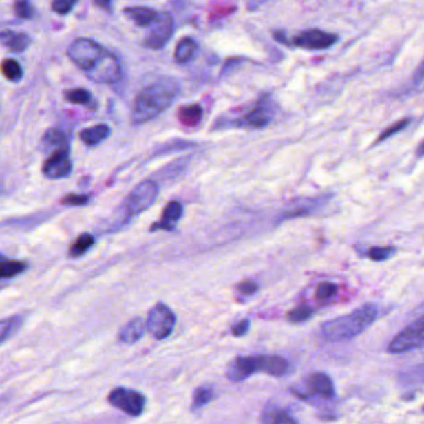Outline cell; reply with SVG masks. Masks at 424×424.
Segmentation results:
<instances>
[{"instance_id": "cell-1", "label": "cell", "mask_w": 424, "mask_h": 424, "mask_svg": "<svg viewBox=\"0 0 424 424\" xmlns=\"http://www.w3.org/2000/svg\"><path fill=\"white\" fill-rule=\"evenodd\" d=\"M66 54L85 76L94 83L115 84L123 77L121 65L115 55L91 39L74 40Z\"/></svg>"}, {"instance_id": "cell-2", "label": "cell", "mask_w": 424, "mask_h": 424, "mask_svg": "<svg viewBox=\"0 0 424 424\" xmlns=\"http://www.w3.org/2000/svg\"><path fill=\"white\" fill-rule=\"evenodd\" d=\"M180 83L174 77H161L149 85L136 97L131 120L143 125L154 120L172 105L180 94Z\"/></svg>"}, {"instance_id": "cell-3", "label": "cell", "mask_w": 424, "mask_h": 424, "mask_svg": "<svg viewBox=\"0 0 424 424\" xmlns=\"http://www.w3.org/2000/svg\"><path fill=\"white\" fill-rule=\"evenodd\" d=\"M379 310L373 304H363L347 315L324 322L320 328L322 339L331 343L354 340L377 320Z\"/></svg>"}, {"instance_id": "cell-4", "label": "cell", "mask_w": 424, "mask_h": 424, "mask_svg": "<svg viewBox=\"0 0 424 424\" xmlns=\"http://www.w3.org/2000/svg\"><path fill=\"white\" fill-rule=\"evenodd\" d=\"M288 370V361L280 356H238L226 368V377L231 382L238 383L257 372L271 377H283Z\"/></svg>"}, {"instance_id": "cell-5", "label": "cell", "mask_w": 424, "mask_h": 424, "mask_svg": "<svg viewBox=\"0 0 424 424\" xmlns=\"http://www.w3.org/2000/svg\"><path fill=\"white\" fill-rule=\"evenodd\" d=\"M160 193L158 184L152 180H142L129 192L123 203V214L126 222L146 212L153 206Z\"/></svg>"}, {"instance_id": "cell-6", "label": "cell", "mask_w": 424, "mask_h": 424, "mask_svg": "<svg viewBox=\"0 0 424 424\" xmlns=\"http://www.w3.org/2000/svg\"><path fill=\"white\" fill-rule=\"evenodd\" d=\"M291 392L302 401H308L310 399L328 401L335 397L334 382L326 373H311L308 379L304 381V385L291 388Z\"/></svg>"}, {"instance_id": "cell-7", "label": "cell", "mask_w": 424, "mask_h": 424, "mask_svg": "<svg viewBox=\"0 0 424 424\" xmlns=\"http://www.w3.org/2000/svg\"><path fill=\"white\" fill-rule=\"evenodd\" d=\"M107 401L116 410L123 412L131 417L141 416L146 407V397L141 392L127 387L114 388L109 393Z\"/></svg>"}, {"instance_id": "cell-8", "label": "cell", "mask_w": 424, "mask_h": 424, "mask_svg": "<svg viewBox=\"0 0 424 424\" xmlns=\"http://www.w3.org/2000/svg\"><path fill=\"white\" fill-rule=\"evenodd\" d=\"M177 317L166 304L158 302L149 310L146 321L148 332L157 340H165L173 332Z\"/></svg>"}, {"instance_id": "cell-9", "label": "cell", "mask_w": 424, "mask_h": 424, "mask_svg": "<svg viewBox=\"0 0 424 424\" xmlns=\"http://www.w3.org/2000/svg\"><path fill=\"white\" fill-rule=\"evenodd\" d=\"M423 342L424 319L423 316H419L388 343L387 351L393 354H405L422 347Z\"/></svg>"}, {"instance_id": "cell-10", "label": "cell", "mask_w": 424, "mask_h": 424, "mask_svg": "<svg viewBox=\"0 0 424 424\" xmlns=\"http://www.w3.org/2000/svg\"><path fill=\"white\" fill-rule=\"evenodd\" d=\"M148 28L149 32L143 39V45L152 50H160L163 46H166L169 39L173 35V18L171 14L158 13L153 23Z\"/></svg>"}, {"instance_id": "cell-11", "label": "cell", "mask_w": 424, "mask_h": 424, "mask_svg": "<svg viewBox=\"0 0 424 424\" xmlns=\"http://www.w3.org/2000/svg\"><path fill=\"white\" fill-rule=\"evenodd\" d=\"M273 116V106L268 100V96H263L249 112L235 120L233 126L238 129H263L269 125Z\"/></svg>"}, {"instance_id": "cell-12", "label": "cell", "mask_w": 424, "mask_h": 424, "mask_svg": "<svg viewBox=\"0 0 424 424\" xmlns=\"http://www.w3.org/2000/svg\"><path fill=\"white\" fill-rule=\"evenodd\" d=\"M337 40L339 36L332 32H324L320 29H308L293 39L290 45L305 50H326L335 45Z\"/></svg>"}, {"instance_id": "cell-13", "label": "cell", "mask_w": 424, "mask_h": 424, "mask_svg": "<svg viewBox=\"0 0 424 424\" xmlns=\"http://www.w3.org/2000/svg\"><path fill=\"white\" fill-rule=\"evenodd\" d=\"M331 198H332V194H322L319 197L294 200V203L280 214V217L277 219V224L290 220V219L308 217L328 203Z\"/></svg>"}, {"instance_id": "cell-14", "label": "cell", "mask_w": 424, "mask_h": 424, "mask_svg": "<svg viewBox=\"0 0 424 424\" xmlns=\"http://www.w3.org/2000/svg\"><path fill=\"white\" fill-rule=\"evenodd\" d=\"M72 171V162L70 158V148H56L52 151L49 158L43 165V174L49 180L66 178Z\"/></svg>"}, {"instance_id": "cell-15", "label": "cell", "mask_w": 424, "mask_h": 424, "mask_svg": "<svg viewBox=\"0 0 424 424\" xmlns=\"http://www.w3.org/2000/svg\"><path fill=\"white\" fill-rule=\"evenodd\" d=\"M182 215H183V206L177 200H172L165 206L161 219L151 225L149 231L153 233V231H173L176 225L182 218Z\"/></svg>"}, {"instance_id": "cell-16", "label": "cell", "mask_w": 424, "mask_h": 424, "mask_svg": "<svg viewBox=\"0 0 424 424\" xmlns=\"http://www.w3.org/2000/svg\"><path fill=\"white\" fill-rule=\"evenodd\" d=\"M146 330V321L142 317H135L120 330L118 340L125 345H134L141 340Z\"/></svg>"}, {"instance_id": "cell-17", "label": "cell", "mask_w": 424, "mask_h": 424, "mask_svg": "<svg viewBox=\"0 0 424 424\" xmlns=\"http://www.w3.org/2000/svg\"><path fill=\"white\" fill-rule=\"evenodd\" d=\"M0 41L13 52H24L32 45V38L26 32H17L13 30L0 32Z\"/></svg>"}, {"instance_id": "cell-18", "label": "cell", "mask_w": 424, "mask_h": 424, "mask_svg": "<svg viewBox=\"0 0 424 424\" xmlns=\"http://www.w3.org/2000/svg\"><path fill=\"white\" fill-rule=\"evenodd\" d=\"M109 135H111V129L109 126L106 123H98L95 126L83 129L80 132V140L86 146L94 147V146L100 145L105 140H107Z\"/></svg>"}, {"instance_id": "cell-19", "label": "cell", "mask_w": 424, "mask_h": 424, "mask_svg": "<svg viewBox=\"0 0 424 424\" xmlns=\"http://www.w3.org/2000/svg\"><path fill=\"white\" fill-rule=\"evenodd\" d=\"M125 14L135 23L136 25L148 28L153 23L158 13L152 8L131 7L125 9Z\"/></svg>"}, {"instance_id": "cell-20", "label": "cell", "mask_w": 424, "mask_h": 424, "mask_svg": "<svg viewBox=\"0 0 424 424\" xmlns=\"http://www.w3.org/2000/svg\"><path fill=\"white\" fill-rule=\"evenodd\" d=\"M64 98L67 103H72V105H80V106H85L87 109L95 111L97 109L96 100L92 96L90 91L86 90V89H71V90H65Z\"/></svg>"}, {"instance_id": "cell-21", "label": "cell", "mask_w": 424, "mask_h": 424, "mask_svg": "<svg viewBox=\"0 0 424 424\" xmlns=\"http://www.w3.org/2000/svg\"><path fill=\"white\" fill-rule=\"evenodd\" d=\"M203 117V109L198 103L180 106L178 109V120L186 127H195Z\"/></svg>"}, {"instance_id": "cell-22", "label": "cell", "mask_w": 424, "mask_h": 424, "mask_svg": "<svg viewBox=\"0 0 424 424\" xmlns=\"http://www.w3.org/2000/svg\"><path fill=\"white\" fill-rule=\"evenodd\" d=\"M28 269V263L24 260L8 259L0 254V279H12L23 274Z\"/></svg>"}, {"instance_id": "cell-23", "label": "cell", "mask_w": 424, "mask_h": 424, "mask_svg": "<svg viewBox=\"0 0 424 424\" xmlns=\"http://www.w3.org/2000/svg\"><path fill=\"white\" fill-rule=\"evenodd\" d=\"M198 50L197 43L192 38L180 39L174 50V61L178 64L189 63Z\"/></svg>"}, {"instance_id": "cell-24", "label": "cell", "mask_w": 424, "mask_h": 424, "mask_svg": "<svg viewBox=\"0 0 424 424\" xmlns=\"http://www.w3.org/2000/svg\"><path fill=\"white\" fill-rule=\"evenodd\" d=\"M23 322H24L23 315L9 316L6 319H1L0 320V345L17 334L19 328L23 326Z\"/></svg>"}, {"instance_id": "cell-25", "label": "cell", "mask_w": 424, "mask_h": 424, "mask_svg": "<svg viewBox=\"0 0 424 424\" xmlns=\"http://www.w3.org/2000/svg\"><path fill=\"white\" fill-rule=\"evenodd\" d=\"M264 423H297L299 421L290 414V412L277 407H268L262 414Z\"/></svg>"}, {"instance_id": "cell-26", "label": "cell", "mask_w": 424, "mask_h": 424, "mask_svg": "<svg viewBox=\"0 0 424 424\" xmlns=\"http://www.w3.org/2000/svg\"><path fill=\"white\" fill-rule=\"evenodd\" d=\"M94 244H95V238L91 235L90 233H83L70 245L69 255L71 257H83L90 251Z\"/></svg>"}, {"instance_id": "cell-27", "label": "cell", "mask_w": 424, "mask_h": 424, "mask_svg": "<svg viewBox=\"0 0 424 424\" xmlns=\"http://www.w3.org/2000/svg\"><path fill=\"white\" fill-rule=\"evenodd\" d=\"M0 71H1L3 76L12 83H18L23 77V69H21L19 63L14 59L3 60L1 65H0Z\"/></svg>"}, {"instance_id": "cell-28", "label": "cell", "mask_w": 424, "mask_h": 424, "mask_svg": "<svg viewBox=\"0 0 424 424\" xmlns=\"http://www.w3.org/2000/svg\"><path fill=\"white\" fill-rule=\"evenodd\" d=\"M41 142H43V145H44L46 148H54V149L69 146L66 136H65L60 129H47Z\"/></svg>"}, {"instance_id": "cell-29", "label": "cell", "mask_w": 424, "mask_h": 424, "mask_svg": "<svg viewBox=\"0 0 424 424\" xmlns=\"http://www.w3.org/2000/svg\"><path fill=\"white\" fill-rule=\"evenodd\" d=\"M213 399V390L211 387L202 385L194 390L192 397V411H198L208 405Z\"/></svg>"}, {"instance_id": "cell-30", "label": "cell", "mask_w": 424, "mask_h": 424, "mask_svg": "<svg viewBox=\"0 0 424 424\" xmlns=\"http://www.w3.org/2000/svg\"><path fill=\"white\" fill-rule=\"evenodd\" d=\"M397 253V249L391 245L387 246H372L367 251V257L371 259L372 262L379 263V262H385L391 257H394V254Z\"/></svg>"}, {"instance_id": "cell-31", "label": "cell", "mask_w": 424, "mask_h": 424, "mask_svg": "<svg viewBox=\"0 0 424 424\" xmlns=\"http://www.w3.org/2000/svg\"><path fill=\"white\" fill-rule=\"evenodd\" d=\"M314 315V308L310 306H299L294 308L286 314V320L291 324H300V322L308 321V319H311Z\"/></svg>"}, {"instance_id": "cell-32", "label": "cell", "mask_w": 424, "mask_h": 424, "mask_svg": "<svg viewBox=\"0 0 424 424\" xmlns=\"http://www.w3.org/2000/svg\"><path fill=\"white\" fill-rule=\"evenodd\" d=\"M13 9L14 14L19 19H32L35 14V9L32 7L30 0H14Z\"/></svg>"}, {"instance_id": "cell-33", "label": "cell", "mask_w": 424, "mask_h": 424, "mask_svg": "<svg viewBox=\"0 0 424 424\" xmlns=\"http://www.w3.org/2000/svg\"><path fill=\"white\" fill-rule=\"evenodd\" d=\"M411 123V118L410 117H405V118H402V120H399L396 123H393L391 125L390 127H387V129L379 136V138H377V141L374 142V145H379L381 142L385 141L387 138H390V137H392V136L396 135V134H399L401 132L402 129H405L408 125Z\"/></svg>"}, {"instance_id": "cell-34", "label": "cell", "mask_w": 424, "mask_h": 424, "mask_svg": "<svg viewBox=\"0 0 424 424\" xmlns=\"http://www.w3.org/2000/svg\"><path fill=\"white\" fill-rule=\"evenodd\" d=\"M337 293V285L331 282H324L317 285L315 291V297L320 301H326L328 299L334 297Z\"/></svg>"}, {"instance_id": "cell-35", "label": "cell", "mask_w": 424, "mask_h": 424, "mask_svg": "<svg viewBox=\"0 0 424 424\" xmlns=\"http://www.w3.org/2000/svg\"><path fill=\"white\" fill-rule=\"evenodd\" d=\"M90 194H66L61 204L66 206H83L90 202Z\"/></svg>"}, {"instance_id": "cell-36", "label": "cell", "mask_w": 424, "mask_h": 424, "mask_svg": "<svg viewBox=\"0 0 424 424\" xmlns=\"http://www.w3.org/2000/svg\"><path fill=\"white\" fill-rule=\"evenodd\" d=\"M78 0H52V9L59 15L70 13Z\"/></svg>"}, {"instance_id": "cell-37", "label": "cell", "mask_w": 424, "mask_h": 424, "mask_svg": "<svg viewBox=\"0 0 424 424\" xmlns=\"http://www.w3.org/2000/svg\"><path fill=\"white\" fill-rule=\"evenodd\" d=\"M251 328V320L249 319H243L240 321L237 322L233 328H231V335L235 337H242L244 336Z\"/></svg>"}, {"instance_id": "cell-38", "label": "cell", "mask_w": 424, "mask_h": 424, "mask_svg": "<svg viewBox=\"0 0 424 424\" xmlns=\"http://www.w3.org/2000/svg\"><path fill=\"white\" fill-rule=\"evenodd\" d=\"M237 289L243 295H253L259 290V285L254 282H243V283L238 284Z\"/></svg>"}, {"instance_id": "cell-39", "label": "cell", "mask_w": 424, "mask_h": 424, "mask_svg": "<svg viewBox=\"0 0 424 424\" xmlns=\"http://www.w3.org/2000/svg\"><path fill=\"white\" fill-rule=\"evenodd\" d=\"M245 1H246L248 10H257L263 6L266 0H245Z\"/></svg>"}, {"instance_id": "cell-40", "label": "cell", "mask_w": 424, "mask_h": 424, "mask_svg": "<svg viewBox=\"0 0 424 424\" xmlns=\"http://www.w3.org/2000/svg\"><path fill=\"white\" fill-rule=\"evenodd\" d=\"M95 4L97 7L101 8L106 12L111 10V4H112V0H95Z\"/></svg>"}, {"instance_id": "cell-41", "label": "cell", "mask_w": 424, "mask_h": 424, "mask_svg": "<svg viewBox=\"0 0 424 424\" xmlns=\"http://www.w3.org/2000/svg\"><path fill=\"white\" fill-rule=\"evenodd\" d=\"M274 38L277 39L279 43H283V44L290 45L289 41L286 40V35H285V32H282V30H277V32H274Z\"/></svg>"}]
</instances>
